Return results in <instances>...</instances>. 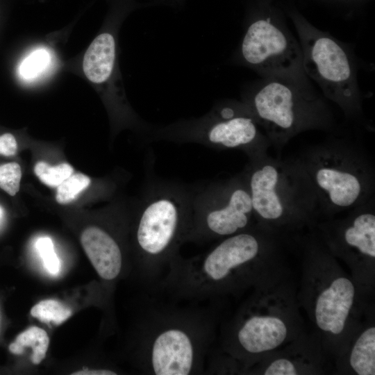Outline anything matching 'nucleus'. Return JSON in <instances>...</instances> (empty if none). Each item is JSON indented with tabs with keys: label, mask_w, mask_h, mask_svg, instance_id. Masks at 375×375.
Here are the masks:
<instances>
[{
	"label": "nucleus",
	"mask_w": 375,
	"mask_h": 375,
	"mask_svg": "<svg viewBox=\"0 0 375 375\" xmlns=\"http://www.w3.org/2000/svg\"><path fill=\"white\" fill-rule=\"evenodd\" d=\"M272 233L260 227L230 235L190 258L180 252L169 262L155 290L174 300L198 302L260 285L274 250Z\"/></svg>",
	"instance_id": "obj_1"
},
{
	"label": "nucleus",
	"mask_w": 375,
	"mask_h": 375,
	"mask_svg": "<svg viewBox=\"0 0 375 375\" xmlns=\"http://www.w3.org/2000/svg\"><path fill=\"white\" fill-rule=\"evenodd\" d=\"M217 323L209 306L148 304L138 326L139 367L147 375L205 374Z\"/></svg>",
	"instance_id": "obj_2"
},
{
	"label": "nucleus",
	"mask_w": 375,
	"mask_h": 375,
	"mask_svg": "<svg viewBox=\"0 0 375 375\" xmlns=\"http://www.w3.org/2000/svg\"><path fill=\"white\" fill-rule=\"evenodd\" d=\"M149 171L133 242L140 278L149 290L154 291L169 262L185 243L192 216V185L159 178Z\"/></svg>",
	"instance_id": "obj_3"
},
{
	"label": "nucleus",
	"mask_w": 375,
	"mask_h": 375,
	"mask_svg": "<svg viewBox=\"0 0 375 375\" xmlns=\"http://www.w3.org/2000/svg\"><path fill=\"white\" fill-rule=\"evenodd\" d=\"M241 101L276 147L301 132L328 131L333 126L328 103L315 91L308 76L262 77L244 92Z\"/></svg>",
	"instance_id": "obj_4"
},
{
	"label": "nucleus",
	"mask_w": 375,
	"mask_h": 375,
	"mask_svg": "<svg viewBox=\"0 0 375 375\" xmlns=\"http://www.w3.org/2000/svg\"><path fill=\"white\" fill-rule=\"evenodd\" d=\"M258 226L272 234L310 222L319 211L315 192L297 160L267 154L249 160L242 172Z\"/></svg>",
	"instance_id": "obj_5"
},
{
	"label": "nucleus",
	"mask_w": 375,
	"mask_h": 375,
	"mask_svg": "<svg viewBox=\"0 0 375 375\" xmlns=\"http://www.w3.org/2000/svg\"><path fill=\"white\" fill-rule=\"evenodd\" d=\"M326 214L353 209L372 197V166L354 147L344 142L312 147L297 160Z\"/></svg>",
	"instance_id": "obj_6"
},
{
	"label": "nucleus",
	"mask_w": 375,
	"mask_h": 375,
	"mask_svg": "<svg viewBox=\"0 0 375 375\" xmlns=\"http://www.w3.org/2000/svg\"><path fill=\"white\" fill-rule=\"evenodd\" d=\"M147 141L194 143L217 150H239L249 160L263 156L271 143L242 101L219 102L199 117L181 119L152 128Z\"/></svg>",
	"instance_id": "obj_7"
},
{
	"label": "nucleus",
	"mask_w": 375,
	"mask_h": 375,
	"mask_svg": "<svg viewBox=\"0 0 375 375\" xmlns=\"http://www.w3.org/2000/svg\"><path fill=\"white\" fill-rule=\"evenodd\" d=\"M254 294L223 328L221 351L234 358L242 372L290 339L294 317L286 298Z\"/></svg>",
	"instance_id": "obj_8"
},
{
	"label": "nucleus",
	"mask_w": 375,
	"mask_h": 375,
	"mask_svg": "<svg viewBox=\"0 0 375 375\" xmlns=\"http://www.w3.org/2000/svg\"><path fill=\"white\" fill-rule=\"evenodd\" d=\"M299 36L303 70L324 96L347 117L362 113V98L353 58L343 43L309 23L298 12H290Z\"/></svg>",
	"instance_id": "obj_9"
},
{
	"label": "nucleus",
	"mask_w": 375,
	"mask_h": 375,
	"mask_svg": "<svg viewBox=\"0 0 375 375\" xmlns=\"http://www.w3.org/2000/svg\"><path fill=\"white\" fill-rule=\"evenodd\" d=\"M259 227L242 173L192 185V216L186 242L203 244Z\"/></svg>",
	"instance_id": "obj_10"
},
{
	"label": "nucleus",
	"mask_w": 375,
	"mask_h": 375,
	"mask_svg": "<svg viewBox=\"0 0 375 375\" xmlns=\"http://www.w3.org/2000/svg\"><path fill=\"white\" fill-rule=\"evenodd\" d=\"M267 3L251 15L236 60L262 77L307 76L299 41Z\"/></svg>",
	"instance_id": "obj_11"
},
{
	"label": "nucleus",
	"mask_w": 375,
	"mask_h": 375,
	"mask_svg": "<svg viewBox=\"0 0 375 375\" xmlns=\"http://www.w3.org/2000/svg\"><path fill=\"white\" fill-rule=\"evenodd\" d=\"M319 269L309 280V310L319 331L328 338L344 335L355 307L356 287L351 279L333 268V260L324 249L312 247Z\"/></svg>",
	"instance_id": "obj_12"
},
{
	"label": "nucleus",
	"mask_w": 375,
	"mask_h": 375,
	"mask_svg": "<svg viewBox=\"0 0 375 375\" xmlns=\"http://www.w3.org/2000/svg\"><path fill=\"white\" fill-rule=\"evenodd\" d=\"M372 197L353 209L326 232L329 251L351 265H372L375 258V214Z\"/></svg>",
	"instance_id": "obj_13"
},
{
	"label": "nucleus",
	"mask_w": 375,
	"mask_h": 375,
	"mask_svg": "<svg viewBox=\"0 0 375 375\" xmlns=\"http://www.w3.org/2000/svg\"><path fill=\"white\" fill-rule=\"evenodd\" d=\"M81 242L102 279L112 281L121 275L124 269V253L115 235L103 228L90 226L83 231Z\"/></svg>",
	"instance_id": "obj_14"
},
{
	"label": "nucleus",
	"mask_w": 375,
	"mask_h": 375,
	"mask_svg": "<svg viewBox=\"0 0 375 375\" xmlns=\"http://www.w3.org/2000/svg\"><path fill=\"white\" fill-rule=\"evenodd\" d=\"M116 43L113 34L103 32L97 35L86 51L83 69L86 77L96 84L105 83L115 71Z\"/></svg>",
	"instance_id": "obj_15"
},
{
	"label": "nucleus",
	"mask_w": 375,
	"mask_h": 375,
	"mask_svg": "<svg viewBox=\"0 0 375 375\" xmlns=\"http://www.w3.org/2000/svg\"><path fill=\"white\" fill-rule=\"evenodd\" d=\"M349 363L358 375L375 374V328L364 329L357 337L349 353Z\"/></svg>",
	"instance_id": "obj_16"
},
{
	"label": "nucleus",
	"mask_w": 375,
	"mask_h": 375,
	"mask_svg": "<svg viewBox=\"0 0 375 375\" xmlns=\"http://www.w3.org/2000/svg\"><path fill=\"white\" fill-rule=\"evenodd\" d=\"M49 338L47 332L38 326H31L19 333L15 340L8 347L9 351L15 355H22L24 348L31 347V362L38 365L45 358L49 347Z\"/></svg>",
	"instance_id": "obj_17"
},
{
	"label": "nucleus",
	"mask_w": 375,
	"mask_h": 375,
	"mask_svg": "<svg viewBox=\"0 0 375 375\" xmlns=\"http://www.w3.org/2000/svg\"><path fill=\"white\" fill-rule=\"evenodd\" d=\"M72 314V309L55 299H45L36 303L31 310V315L44 323L60 325Z\"/></svg>",
	"instance_id": "obj_18"
},
{
	"label": "nucleus",
	"mask_w": 375,
	"mask_h": 375,
	"mask_svg": "<svg viewBox=\"0 0 375 375\" xmlns=\"http://www.w3.org/2000/svg\"><path fill=\"white\" fill-rule=\"evenodd\" d=\"M90 182V178L85 174H72L57 187L56 195L57 202L60 204L70 203L88 187Z\"/></svg>",
	"instance_id": "obj_19"
},
{
	"label": "nucleus",
	"mask_w": 375,
	"mask_h": 375,
	"mask_svg": "<svg viewBox=\"0 0 375 375\" xmlns=\"http://www.w3.org/2000/svg\"><path fill=\"white\" fill-rule=\"evenodd\" d=\"M34 172L44 184L50 187H58L73 174L74 169L67 163L51 167L45 162L39 161L35 165Z\"/></svg>",
	"instance_id": "obj_20"
},
{
	"label": "nucleus",
	"mask_w": 375,
	"mask_h": 375,
	"mask_svg": "<svg viewBox=\"0 0 375 375\" xmlns=\"http://www.w3.org/2000/svg\"><path fill=\"white\" fill-rule=\"evenodd\" d=\"M49 60V55L45 49L35 50L21 63L19 68L20 76L26 80L35 78L47 67Z\"/></svg>",
	"instance_id": "obj_21"
},
{
	"label": "nucleus",
	"mask_w": 375,
	"mask_h": 375,
	"mask_svg": "<svg viewBox=\"0 0 375 375\" xmlns=\"http://www.w3.org/2000/svg\"><path fill=\"white\" fill-rule=\"evenodd\" d=\"M22 171L20 165L11 162L0 165V188L10 196L19 190Z\"/></svg>",
	"instance_id": "obj_22"
},
{
	"label": "nucleus",
	"mask_w": 375,
	"mask_h": 375,
	"mask_svg": "<svg viewBox=\"0 0 375 375\" xmlns=\"http://www.w3.org/2000/svg\"><path fill=\"white\" fill-rule=\"evenodd\" d=\"M35 248L38 251L49 273L56 275L60 272V262L53 247V243L49 237H42L37 240Z\"/></svg>",
	"instance_id": "obj_23"
},
{
	"label": "nucleus",
	"mask_w": 375,
	"mask_h": 375,
	"mask_svg": "<svg viewBox=\"0 0 375 375\" xmlns=\"http://www.w3.org/2000/svg\"><path fill=\"white\" fill-rule=\"evenodd\" d=\"M265 375H296L301 374L297 361L285 357L272 360L262 371Z\"/></svg>",
	"instance_id": "obj_24"
},
{
	"label": "nucleus",
	"mask_w": 375,
	"mask_h": 375,
	"mask_svg": "<svg viewBox=\"0 0 375 375\" xmlns=\"http://www.w3.org/2000/svg\"><path fill=\"white\" fill-rule=\"evenodd\" d=\"M17 144L16 140L11 133H4L0 136V154L11 156L16 153Z\"/></svg>",
	"instance_id": "obj_25"
},
{
	"label": "nucleus",
	"mask_w": 375,
	"mask_h": 375,
	"mask_svg": "<svg viewBox=\"0 0 375 375\" xmlns=\"http://www.w3.org/2000/svg\"><path fill=\"white\" fill-rule=\"evenodd\" d=\"M72 375H116V372L104 369H97L91 370H81L72 374Z\"/></svg>",
	"instance_id": "obj_26"
},
{
	"label": "nucleus",
	"mask_w": 375,
	"mask_h": 375,
	"mask_svg": "<svg viewBox=\"0 0 375 375\" xmlns=\"http://www.w3.org/2000/svg\"><path fill=\"white\" fill-rule=\"evenodd\" d=\"M166 1L174 2L180 5H181L184 2V0H166Z\"/></svg>",
	"instance_id": "obj_27"
},
{
	"label": "nucleus",
	"mask_w": 375,
	"mask_h": 375,
	"mask_svg": "<svg viewBox=\"0 0 375 375\" xmlns=\"http://www.w3.org/2000/svg\"><path fill=\"white\" fill-rule=\"evenodd\" d=\"M1 215H2V211H1V209L0 208V217H1Z\"/></svg>",
	"instance_id": "obj_28"
},
{
	"label": "nucleus",
	"mask_w": 375,
	"mask_h": 375,
	"mask_svg": "<svg viewBox=\"0 0 375 375\" xmlns=\"http://www.w3.org/2000/svg\"><path fill=\"white\" fill-rule=\"evenodd\" d=\"M267 0H262V1H267Z\"/></svg>",
	"instance_id": "obj_29"
}]
</instances>
